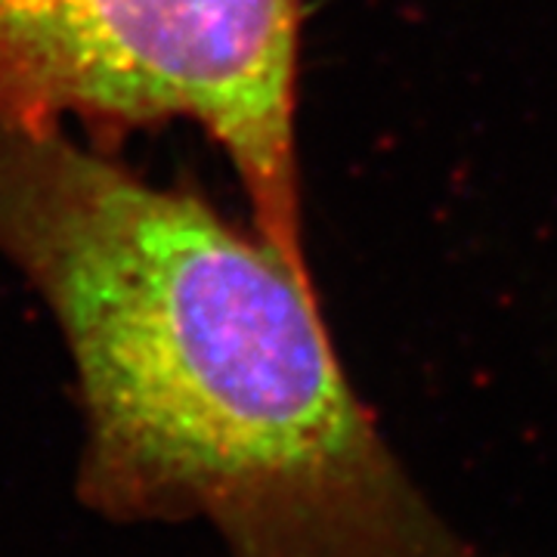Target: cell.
<instances>
[{"label":"cell","mask_w":557,"mask_h":557,"mask_svg":"<svg viewBox=\"0 0 557 557\" xmlns=\"http://www.w3.org/2000/svg\"><path fill=\"white\" fill-rule=\"evenodd\" d=\"M0 258L65 341L94 515L201 523L226 557H493L391 449L313 276L258 230L0 119Z\"/></svg>","instance_id":"obj_1"},{"label":"cell","mask_w":557,"mask_h":557,"mask_svg":"<svg viewBox=\"0 0 557 557\" xmlns=\"http://www.w3.org/2000/svg\"><path fill=\"white\" fill-rule=\"evenodd\" d=\"M304 0H0V119L81 124L106 149L196 124L233 164L255 230L304 255L298 53Z\"/></svg>","instance_id":"obj_2"}]
</instances>
